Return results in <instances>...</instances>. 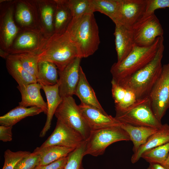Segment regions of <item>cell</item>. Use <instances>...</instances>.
I'll return each mask as SVG.
<instances>
[{
	"label": "cell",
	"instance_id": "1",
	"mask_svg": "<svg viewBox=\"0 0 169 169\" xmlns=\"http://www.w3.org/2000/svg\"><path fill=\"white\" fill-rule=\"evenodd\" d=\"M66 30L77 48L79 57L87 58L98 49L100 38L94 13L73 18Z\"/></svg>",
	"mask_w": 169,
	"mask_h": 169
},
{
	"label": "cell",
	"instance_id": "2",
	"mask_svg": "<svg viewBox=\"0 0 169 169\" xmlns=\"http://www.w3.org/2000/svg\"><path fill=\"white\" fill-rule=\"evenodd\" d=\"M38 54V62L52 63L60 71L79 57L77 48L67 30L60 33L54 32L47 39Z\"/></svg>",
	"mask_w": 169,
	"mask_h": 169
},
{
	"label": "cell",
	"instance_id": "3",
	"mask_svg": "<svg viewBox=\"0 0 169 169\" xmlns=\"http://www.w3.org/2000/svg\"><path fill=\"white\" fill-rule=\"evenodd\" d=\"M163 42L164 38L161 41L155 57L150 62L128 78L117 82L133 92L137 100L148 96L160 75L164 49Z\"/></svg>",
	"mask_w": 169,
	"mask_h": 169
},
{
	"label": "cell",
	"instance_id": "4",
	"mask_svg": "<svg viewBox=\"0 0 169 169\" xmlns=\"http://www.w3.org/2000/svg\"><path fill=\"white\" fill-rule=\"evenodd\" d=\"M163 36L158 37L151 45L146 47L135 45L121 61L114 63L110 70L112 79L120 82L141 69L155 57Z\"/></svg>",
	"mask_w": 169,
	"mask_h": 169
},
{
	"label": "cell",
	"instance_id": "5",
	"mask_svg": "<svg viewBox=\"0 0 169 169\" xmlns=\"http://www.w3.org/2000/svg\"><path fill=\"white\" fill-rule=\"evenodd\" d=\"M115 117L121 123L156 129L162 125L154 115L148 97L137 100L126 109L116 111Z\"/></svg>",
	"mask_w": 169,
	"mask_h": 169
},
{
	"label": "cell",
	"instance_id": "6",
	"mask_svg": "<svg viewBox=\"0 0 169 169\" xmlns=\"http://www.w3.org/2000/svg\"><path fill=\"white\" fill-rule=\"evenodd\" d=\"M130 140L129 136L120 126L91 131L86 141L84 155L94 156L102 155L106 148L112 144L119 141Z\"/></svg>",
	"mask_w": 169,
	"mask_h": 169
},
{
	"label": "cell",
	"instance_id": "7",
	"mask_svg": "<svg viewBox=\"0 0 169 169\" xmlns=\"http://www.w3.org/2000/svg\"><path fill=\"white\" fill-rule=\"evenodd\" d=\"M54 115L59 120L78 132L86 141L91 131L72 96L63 98Z\"/></svg>",
	"mask_w": 169,
	"mask_h": 169
},
{
	"label": "cell",
	"instance_id": "8",
	"mask_svg": "<svg viewBox=\"0 0 169 169\" xmlns=\"http://www.w3.org/2000/svg\"><path fill=\"white\" fill-rule=\"evenodd\" d=\"M136 45L148 47L158 37L163 36V30L155 13H145L131 27Z\"/></svg>",
	"mask_w": 169,
	"mask_h": 169
},
{
	"label": "cell",
	"instance_id": "9",
	"mask_svg": "<svg viewBox=\"0 0 169 169\" xmlns=\"http://www.w3.org/2000/svg\"><path fill=\"white\" fill-rule=\"evenodd\" d=\"M148 97L154 115L161 121L169 109V62L162 65L160 75Z\"/></svg>",
	"mask_w": 169,
	"mask_h": 169
},
{
	"label": "cell",
	"instance_id": "10",
	"mask_svg": "<svg viewBox=\"0 0 169 169\" xmlns=\"http://www.w3.org/2000/svg\"><path fill=\"white\" fill-rule=\"evenodd\" d=\"M85 141L78 132L57 120L54 131L39 147L59 146L75 149Z\"/></svg>",
	"mask_w": 169,
	"mask_h": 169
},
{
	"label": "cell",
	"instance_id": "11",
	"mask_svg": "<svg viewBox=\"0 0 169 169\" xmlns=\"http://www.w3.org/2000/svg\"><path fill=\"white\" fill-rule=\"evenodd\" d=\"M78 105L91 131L121 125V123L115 117L108 115L106 112L81 103Z\"/></svg>",
	"mask_w": 169,
	"mask_h": 169
},
{
	"label": "cell",
	"instance_id": "12",
	"mask_svg": "<svg viewBox=\"0 0 169 169\" xmlns=\"http://www.w3.org/2000/svg\"><path fill=\"white\" fill-rule=\"evenodd\" d=\"M77 57L62 71H59V93L62 98L75 94L79 77L81 59Z\"/></svg>",
	"mask_w": 169,
	"mask_h": 169
},
{
	"label": "cell",
	"instance_id": "13",
	"mask_svg": "<svg viewBox=\"0 0 169 169\" xmlns=\"http://www.w3.org/2000/svg\"><path fill=\"white\" fill-rule=\"evenodd\" d=\"M47 38H43L35 31L25 32L17 38L12 49L7 52L9 54L24 53L38 54Z\"/></svg>",
	"mask_w": 169,
	"mask_h": 169
},
{
	"label": "cell",
	"instance_id": "14",
	"mask_svg": "<svg viewBox=\"0 0 169 169\" xmlns=\"http://www.w3.org/2000/svg\"><path fill=\"white\" fill-rule=\"evenodd\" d=\"M147 1L120 0V24L131 27L145 13Z\"/></svg>",
	"mask_w": 169,
	"mask_h": 169
},
{
	"label": "cell",
	"instance_id": "15",
	"mask_svg": "<svg viewBox=\"0 0 169 169\" xmlns=\"http://www.w3.org/2000/svg\"><path fill=\"white\" fill-rule=\"evenodd\" d=\"M114 35L115 44L119 62L125 58L136 45L131 27L121 24L115 25Z\"/></svg>",
	"mask_w": 169,
	"mask_h": 169
},
{
	"label": "cell",
	"instance_id": "16",
	"mask_svg": "<svg viewBox=\"0 0 169 169\" xmlns=\"http://www.w3.org/2000/svg\"><path fill=\"white\" fill-rule=\"evenodd\" d=\"M21 95V100L19 102V105L27 107L36 106L40 108L43 112L47 114V106L42 97L40 89L41 84L38 83L29 84L23 87L17 86Z\"/></svg>",
	"mask_w": 169,
	"mask_h": 169
},
{
	"label": "cell",
	"instance_id": "17",
	"mask_svg": "<svg viewBox=\"0 0 169 169\" xmlns=\"http://www.w3.org/2000/svg\"><path fill=\"white\" fill-rule=\"evenodd\" d=\"M41 85L46 96L47 106L46 121L39 134V137H43L50 129L53 116L63 98L59 95L58 83L52 86Z\"/></svg>",
	"mask_w": 169,
	"mask_h": 169
},
{
	"label": "cell",
	"instance_id": "18",
	"mask_svg": "<svg viewBox=\"0 0 169 169\" xmlns=\"http://www.w3.org/2000/svg\"><path fill=\"white\" fill-rule=\"evenodd\" d=\"M6 64L8 72L17 82L18 86L23 87L37 82L36 79L24 69L16 55L9 54Z\"/></svg>",
	"mask_w": 169,
	"mask_h": 169
},
{
	"label": "cell",
	"instance_id": "19",
	"mask_svg": "<svg viewBox=\"0 0 169 169\" xmlns=\"http://www.w3.org/2000/svg\"><path fill=\"white\" fill-rule=\"evenodd\" d=\"M74 95L80 99L81 103L105 112L98 100L95 93L86 78L81 67L79 69V77Z\"/></svg>",
	"mask_w": 169,
	"mask_h": 169
},
{
	"label": "cell",
	"instance_id": "20",
	"mask_svg": "<svg viewBox=\"0 0 169 169\" xmlns=\"http://www.w3.org/2000/svg\"><path fill=\"white\" fill-rule=\"evenodd\" d=\"M169 141V125H162L153 134L150 136L146 143L140 146L134 153L131 158V161L134 164L137 162L145 151L155 148Z\"/></svg>",
	"mask_w": 169,
	"mask_h": 169
},
{
	"label": "cell",
	"instance_id": "21",
	"mask_svg": "<svg viewBox=\"0 0 169 169\" xmlns=\"http://www.w3.org/2000/svg\"><path fill=\"white\" fill-rule=\"evenodd\" d=\"M111 84L112 95L116 111L125 110L136 102V96L131 90L121 85L112 79Z\"/></svg>",
	"mask_w": 169,
	"mask_h": 169
},
{
	"label": "cell",
	"instance_id": "22",
	"mask_svg": "<svg viewBox=\"0 0 169 169\" xmlns=\"http://www.w3.org/2000/svg\"><path fill=\"white\" fill-rule=\"evenodd\" d=\"M120 127L127 132L130 141L132 142L134 153L140 146L145 144L149 137L158 129L147 127L134 126L122 123Z\"/></svg>",
	"mask_w": 169,
	"mask_h": 169
},
{
	"label": "cell",
	"instance_id": "23",
	"mask_svg": "<svg viewBox=\"0 0 169 169\" xmlns=\"http://www.w3.org/2000/svg\"><path fill=\"white\" fill-rule=\"evenodd\" d=\"M43 112L40 108L33 106L29 108L18 105L0 117V124L13 126L23 119Z\"/></svg>",
	"mask_w": 169,
	"mask_h": 169
},
{
	"label": "cell",
	"instance_id": "24",
	"mask_svg": "<svg viewBox=\"0 0 169 169\" xmlns=\"http://www.w3.org/2000/svg\"><path fill=\"white\" fill-rule=\"evenodd\" d=\"M74 149L59 146H51L43 148L37 147L35 150L40 155L39 166H43L67 156Z\"/></svg>",
	"mask_w": 169,
	"mask_h": 169
},
{
	"label": "cell",
	"instance_id": "25",
	"mask_svg": "<svg viewBox=\"0 0 169 169\" xmlns=\"http://www.w3.org/2000/svg\"><path fill=\"white\" fill-rule=\"evenodd\" d=\"M56 7L54 13V33L65 31L72 19L71 11L66 0L56 1Z\"/></svg>",
	"mask_w": 169,
	"mask_h": 169
},
{
	"label": "cell",
	"instance_id": "26",
	"mask_svg": "<svg viewBox=\"0 0 169 169\" xmlns=\"http://www.w3.org/2000/svg\"><path fill=\"white\" fill-rule=\"evenodd\" d=\"M56 66L50 62L42 61L38 64L37 82L41 84L52 86L58 83L59 72Z\"/></svg>",
	"mask_w": 169,
	"mask_h": 169
},
{
	"label": "cell",
	"instance_id": "27",
	"mask_svg": "<svg viewBox=\"0 0 169 169\" xmlns=\"http://www.w3.org/2000/svg\"><path fill=\"white\" fill-rule=\"evenodd\" d=\"M94 12H99L110 18L115 24H120V0H92Z\"/></svg>",
	"mask_w": 169,
	"mask_h": 169
},
{
	"label": "cell",
	"instance_id": "28",
	"mask_svg": "<svg viewBox=\"0 0 169 169\" xmlns=\"http://www.w3.org/2000/svg\"><path fill=\"white\" fill-rule=\"evenodd\" d=\"M18 31L13 20V9L10 8L4 16L1 28V39L5 48L10 46Z\"/></svg>",
	"mask_w": 169,
	"mask_h": 169
},
{
	"label": "cell",
	"instance_id": "29",
	"mask_svg": "<svg viewBox=\"0 0 169 169\" xmlns=\"http://www.w3.org/2000/svg\"><path fill=\"white\" fill-rule=\"evenodd\" d=\"M169 141L148 150L143 153L141 158L150 163L162 164L169 154Z\"/></svg>",
	"mask_w": 169,
	"mask_h": 169
},
{
	"label": "cell",
	"instance_id": "30",
	"mask_svg": "<svg viewBox=\"0 0 169 169\" xmlns=\"http://www.w3.org/2000/svg\"><path fill=\"white\" fill-rule=\"evenodd\" d=\"M66 1L73 18H77L94 13L92 0H69Z\"/></svg>",
	"mask_w": 169,
	"mask_h": 169
},
{
	"label": "cell",
	"instance_id": "31",
	"mask_svg": "<svg viewBox=\"0 0 169 169\" xmlns=\"http://www.w3.org/2000/svg\"><path fill=\"white\" fill-rule=\"evenodd\" d=\"M16 55L24 69L37 79L38 76V54L24 53Z\"/></svg>",
	"mask_w": 169,
	"mask_h": 169
},
{
	"label": "cell",
	"instance_id": "32",
	"mask_svg": "<svg viewBox=\"0 0 169 169\" xmlns=\"http://www.w3.org/2000/svg\"><path fill=\"white\" fill-rule=\"evenodd\" d=\"M85 145L86 141L69 154L64 169H84L82 161Z\"/></svg>",
	"mask_w": 169,
	"mask_h": 169
},
{
	"label": "cell",
	"instance_id": "33",
	"mask_svg": "<svg viewBox=\"0 0 169 169\" xmlns=\"http://www.w3.org/2000/svg\"><path fill=\"white\" fill-rule=\"evenodd\" d=\"M31 152L29 151H19L13 152L9 149L4 152V163L2 169H14L18 162Z\"/></svg>",
	"mask_w": 169,
	"mask_h": 169
},
{
	"label": "cell",
	"instance_id": "34",
	"mask_svg": "<svg viewBox=\"0 0 169 169\" xmlns=\"http://www.w3.org/2000/svg\"><path fill=\"white\" fill-rule=\"evenodd\" d=\"M40 161L39 152L35 149L17 164L14 169H35L39 166Z\"/></svg>",
	"mask_w": 169,
	"mask_h": 169
},
{
	"label": "cell",
	"instance_id": "35",
	"mask_svg": "<svg viewBox=\"0 0 169 169\" xmlns=\"http://www.w3.org/2000/svg\"><path fill=\"white\" fill-rule=\"evenodd\" d=\"M17 21L22 25H28L33 21V16L27 7L23 3L19 4L17 8L16 14Z\"/></svg>",
	"mask_w": 169,
	"mask_h": 169
},
{
	"label": "cell",
	"instance_id": "36",
	"mask_svg": "<svg viewBox=\"0 0 169 169\" xmlns=\"http://www.w3.org/2000/svg\"><path fill=\"white\" fill-rule=\"evenodd\" d=\"M54 9L50 5H46L42 8L41 15L42 19L46 28L49 31L52 30L54 27L53 23Z\"/></svg>",
	"mask_w": 169,
	"mask_h": 169
},
{
	"label": "cell",
	"instance_id": "37",
	"mask_svg": "<svg viewBox=\"0 0 169 169\" xmlns=\"http://www.w3.org/2000/svg\"><path fill=\"white\" fill-rule=\"evenodd\" d=\"M169 8V0H147L145 13H154L157 9Z\"/></svg>",
	"mask_w": 169,
	"mask_h": 169
},
{
	"label": "cell",
	"instance_id": "38",
	"mask_svg": "<svg viewBox=\"0 0 169 169\" xmlns=\"http://www.w3.org/2000/svg\"><path fill=\"white\" fill-rule=\"evenodd\" d=\"M68 159L67 156L46 165L38 166L35 169H64Z\"/></svg>",
	"mask_w": 169,
	"mask_h": 169
},
{
	"label": "cell",
	"instance_id": "39",
	"mask_svg": "<svg viewBox=\"0 0 169 169\" xmlns=\"http://www.w3.org/2000/svg\"><path fill=\"white\" fill-rule=\"evenodd\" d=\"M13 126H0V140L3 142L10 141L12 140Z\"/></svg>",
	"mask_w": 169,
	"mask_h": 169
},
{
	"label": "cell",
	"instance_id": "40",
	"mask_svg": "<svg viewBox=\"0 0 169 169\" xmlns=\"http://www.w3.org/2000/svg\"><path fill=\"white\" fill-rule=\"evenodd\" d=\"M146 169H168L162 165L158 163H150Z\"/></svg>",
	"mask_w": 169,
	"mask_h": 169
},
{
	"label": "cell",
	"instance_id": "41",
	"mask_svg": "<svg viewBox=\"0 0 169 169\" xmlns=\"http://www.w3.org/2000/svg\"><path fill=\"white\" fill-rule=\"evenodd\" d=\"M9 55V54L8 52H6L0 49V56L1 57L6 59Z\"/></svg>",
	"mask_w": 169,
	"mask_h": 169
},
{
	"label": "cell",
	"instance_id": "42",
	"mask_svg": "<svg viewBox=\"0 0 169 169\" xmlns=\"http://www.w3.org/2000/svg\"><path fill=\"white\" fill-rule=\"evenodd\" d=\"M162 165L167 169H169V154L167 158Z\"/></svg>",
	"mask_w": 169,
	"mask_h": 169
}]
</instances>
